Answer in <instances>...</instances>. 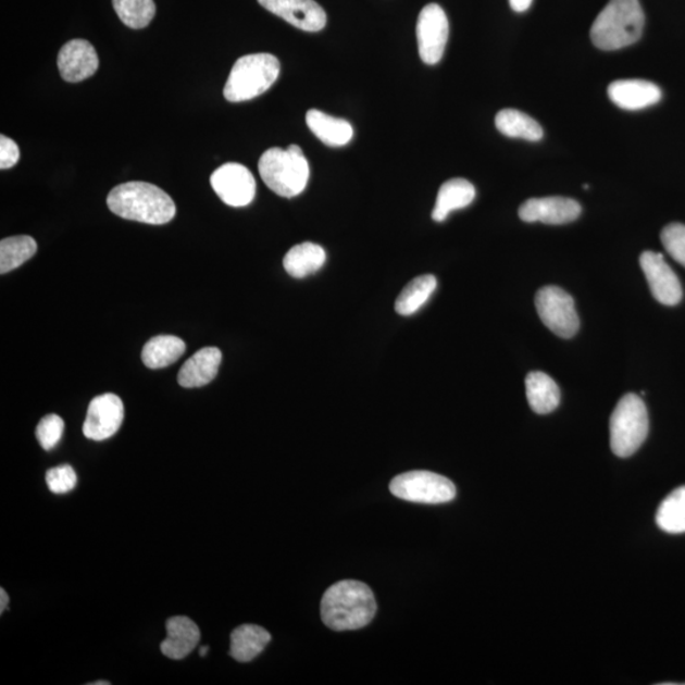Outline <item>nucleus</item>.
<instances>
[{
	"label": "nucleus",
	"instance_id": "f257e3e1",
	"mask_svg": "<svg viewBox=\"0 0 685 685\" xmlns=\"http://www.w3.org/2000/svg\"><path fill=\"white\" fill-rule=\"evenodd\" d=\"M377 611L375 596L368 584L341 581L327 589L320 605V614L334 631L360 630L370 624Z\"/></svg>",
	"mask_w": 685,
	"mask_h": 685
},
{
	"label": "nucleus",
	"instance_id": "f03ea898",
	"mask_svg": "<svg viewBox=\"0 0 685 685\" xmlns=\"http://www.w3.org/2000/svg\"><path fill=\"white\" fill-rule=\"evenodd\" d=\"M109 209L125 220L149 225L170 223L177 212L172 197L148 182H127L107 197Z\"/></svg>",
	"mask_w": 685,
	"mask_h": 685
},
{
	"label": "nucleus",
	"instance_id": "7ed1b4c3",
	"mask_svg": "<svg viewBox=\"0 0 685 685\" xmlns=\"http://www.w3.org/2000/svg\"><path fill=\"white\" fill-rule=\"evenodd\" d=\"M645 27V13L638 0H609L594 21L590 37L594 46L614 51L636 43Z\"/></svg>",
	"mask_w": 685,
	"mask_h": 685
},
{
	"label": "nucleus",
	"instance_id": "20e7f679",
	"mask_svg": "<svg viewBox=\"0 0 685 685\" xmlns=\"http://www.w3.org/2000/svg\"><path fill=\"white\" fill-rule=\"evenodd\" d=\"M258 167L265 186L281 197L299 196L308 186L310 165L297 145L266 150L259 159Z\"/></svg>",
	"mask_w": 685,
	"mask_h": 685
},
{
	"label": "nucleus",
	"instance_id": "39448f33",
	"mask_svg": "<svg viewBox=\"0 0 685 685\" xmlns=\"http://www.w3.org/2000/svg\"><path fill=\"white\" fill-rule=\"evenodd\" d=\"M279 60L272 53H250L236 60L224 88L226 101H250L262 96L278 79Z\"/></svg>",
	"mask_w": 685,
	"mask_h": 685
},
{
	"label": "nucleus",
	"instance_id": "423d86ee",
	"mask_svg": "<svg viewBox=\"0 0 685 685\" xmlns=\"http://www.w3.org/2000/svg\"><path fill=\"white\" fill-rule=\"evenodd\" d=\"M609 433L612 451L622 459L636 453L643 446L649 434V414L639 396L627 394L616 403L609 422Z\"/></svg>",
	"mask_w": 685,
	"mask_h": 685
},
{
	"label": "nucleus",
	"instance_id": "0eeeda50",
	"mask_svg": "<svg viewBox=\"0 0 685 685\" xmlns=\"http://www.w3.org/2000/svg\"><path fill=\"white\" fill-rule=\"evenodd\" d=\"M390 491L396 498L421 505H444L456 498L451 479L431 471H410L394 477Z\"/></svg>",
	"mask_w": 685,
	"mask_h": 685
},
{
	"label": "nucleus",
	"instance_id": "6e6552de",
	"mask_svg": "<svg viewBox=\"0 0 685 685\" xmlns=\"http://www.w3.org/2000/svg\"><path fill=\"white\" fill-rule=\"evenodd\" d=\"M536 309L543 323L560 338H573L578 331V316L571 295L558 286H546L536 294Z\"/></svg>",
	"mask_w": 685,
	"mask_h": 685
},
{
	"label": "nucleus",
	"instance_id": "1a4fd4ad",
	"mask_svg": "<svg viewBox=\"0 0 685 685\" xmlns=\"http://www.w3.org/2000/svg\"><path fill=\"white\" fill-rule=\"evenodd\" d=\"M449 23L444 8L436 3L425 5L416 23L419 55L425 64L439 63L446 50Z\"/></svg>",
	"mask_w": 685,
	"mask_h": 685
},
{
	"label": "nucleus",
	"instance_id": "9d476101",
	"mask_svg": "<svg viewBox=\"0 0 685 685\" xmlns=\"http://www.w3.org/2000/svg\"><path fill=\"white\" fill-rule=\"evenodd\" d=\"M211 187L221 201L232 208H246L256 197L253 174L238 163H227L217 167L210 178Z\"/></svg>",
	"mask_w": 685,
	"mask_h": 685
},
{
	"label": "nucleus",
	"instance_id": "9b49d317",
	"mask_svg": "<svg viewBox=\"0 0 685 685\" xmlns=\"http://www.w3.org/2000/svg\"><path fill=\"white\" fill-rule=\"evenodd\" d=\"M124 402L114 394H103L90 401L83 433L88 439H109L120 429L124 422Z\"/></svg>",
	"mask_w": 685,
	"mask_h": 685
},
{
	"label": "nucleus",
	"instance_id": "f8f14e48",
	"mask_svg": "<svg viewBox=\"0 0 685 685\" xmlns=\"http://www.w3.org/2000/svg\"><path fill=\"white\" fill-rule=\"evenodd\" d=\"M639 265H642L655 300L667 304V307H675L682 301L681 281L665 262L664 256L651 250L644 251L639 257Z\"/></svg>",
	"mask_w": 685,
	"mask_h": 685
},
{
	"label": "nucleus",
	"instance_id": "ddd939ff",
	"mask_svg": "<svg viewBox=\"0 0 685 685\" xmlns=\"http://www.w3.org/2000/svg\"><path fill=\"white\" fill-rule=\"evenodd\" d=\"M518 213L524 223L563 225L573 223L581 216L582 205L566 197L531 198L521 205Z\"/></svg>",
	"mask_w": 685,
	"mask_h": 685
},
{
	"label": "nucleus",
	"instance_id": "4468645a",
	"mask_svg": "<svg viewBox=\"0 0 685 685\" xmlns=\"http://www.w3.org/2000/svg\"><path fill=\"white\" fill-rule=\"evenodd\" d=\"M258 3L307 33H319L326 25V13L315 0H258Z\"/></svg>",
	"mask_w": 685,
	"mask_h": 685
},
{
	"label": "nucleus",
	"instance_id": "2eb2a0df",
	"mask_svg": "<svg viewBox=\"0 0 685 685\" xmlns=\"http://www.w3.org/2000/svg\"><path fill=\"white\" fill-rule=\"evenodd\" d=\"M58 66L65 82L79 83L90 78L99 66L95 46L80 38L66 42L59 52Z\"/></svg>",
	"mask_w": 685,
	"mask_h": 685
},
{
	"label": "nucleus",
	"instance_id": "dca6fc26",
	"mask_svg": "<svg viewBox=\"0 0 685 685\" xmlns=\"http://www.w3.org/2000/svg\"><path fill=\"white\" fill-rule=\"evenodd\" d=\"M661 89L657 84L643 79L616 80L609 84L608 97L622 110L638 111L661 101Z\"/></svg>",
	"mask_w": 685,
	"mask_h": 685
},
{
	"label": "nucleus",
	"instance_id": "f3484780",
	"mask_svg": "<svg viewBox=\"0 0 685 685\" xmlns=\"http://www.w3.org/2000/svg\"><path fill=\"white\" fill-rule=\"evenodd\" d=\"M201 632L197 624L185 615L172 616L166 621V638L160 650L166 658L182 660L200 643Z\"/></svg>",
	"mask_w": 685,
	"mask_h": 685
},
{
	"label": "nucleus",
	"instance_id": "a211bd4d",
	"mask_svg": "<svg viewBox=\"0 0 685 685\" xmlns=\"http://www.w3.org/2000/svg\"><path fill=\"white\" fill-rule=\"evenodd\" d=\"M223 353L215 347L198 350L182 365L178 373V384L182 387H202L215 379L219 373Z\"/></svg>",
	"mask_w": 685,
	"mask_h": 685
},
{
	"label": "nucleus",
	"instance_id": "6ab92c4d",
	"mask_svg": "<svg viewBox=\"0 0 685 685\" xmlns=\"http://www.w3.org/2000/svg\"><path fill=\"white\" fill-rule=\"evenodd\" d=\"M476 189L472 183L463 178L449 179L440 186L432 217L444 223L449 213L468 208L474 202Z\"/></svg>",
	"mask_w": 685,
	"mask_h": 685
},
{
	"label": "nucleus",
	"instance_id": "aec40b11",
	"mask_svg": "<svg viewBox=\"0 0 685 685\" xmlns=\"http://www.w3.org/2000/svg\"><path fill=\"white\" fill-rule=\"evenodd\" d=\"M307 124L311 133L327 147H345L353 139V127L348 121L335 119L319 110L307 113Z\"/></svg>",
	"mask_w": 685,
	"mask_h": 685
},
{
	"label": "nucleus",
	"instance_id": "412c9836",
	"mask_svg": "<svg viewBox=\"0 0 685 685\" xmlns=\"http://www.w3.org/2000/svg\"><path fill=\"white\" fill-rule=\"evenodd\" d=\"M525 394H527L531 409L537 414H550L559 407L560 388L544 372H531L525 377Z\"/></svg>",
	"mask_w": 685,
	"mask_h": 685
},
{
	"label": "nucleus",
	"instance_id": "4be33fe9",
	"mask_svg": "<svg viewBox=\"0 0 685 685\" xmlns=\"http://www.w3.org/2000/svg\"><path fill=\"white\" fill-rule=\"evenodd\" d=\"M326 261L325 250L314 242L297 244L287 251L284 266L289 276L304 278L316 273Z\"/></svg>",
	"mask_w": 685,
	"mask_h": 685
},
{
	"label": "nucleus",
	"instance_id": "5701e85b",
	"mask_svg": "<svg viewBox=\"0 0 685 685\" xmlns=\"http://www.w3.org/2000/svg\"><path fill=\"white\" fill-rule=\"evenodd\" d=\"M271 643L269 631L256 624H242L232 634L231 655L239 662L254 660Z\"/></svg>",
	"mask_w": 685,
	"mask_h": 685
},
{
	"label": "nucleus",
	"instance_id": "b1692460",
	"mask_svg": "<svg viewBox=\"0 0 685 685\" xmlns=\"http://www.w3.org/2000/svg\"><path fill=\"white\" fill-rule=\"evenodd\" d=\"M186 352V342L174 335H158L144 346L141 358L151 370L167 368Z\"/></svg>",
	"mask_w": 685,
	"mask_h": 685
},
{
	"label": "nucleus",
	"instance_id": "393cba45",
	"mask_svg": "<svg viewBox=\"0 0 685 685\" xmlns=\"http://www.w3.org/2000/svg\"><path fill=\"white\" fill-rule=\"evenodd\" d=\"M495 126L502 135L512 139L539 141L544 137V129L536 120L513 109L500 111L495 117Z\"/></svg>",
	"mask_w": 685,
	"mask_h": 685
},
{
	"label": "nucleus",
	"instance_id": "a878e982",
	"mask_svg": "<svg viewBox=\"0 0 685 685\" xmlns=\"http://www.w3.org/2000/svg\"><path fill=\"white\" fill-rule=\"evenodd\" d=\"M436 288L437 278L433 274H424V276L414 278L396 299V312L402 316L415 314L429 300Z\"/></svg>",
	"mask_w": 685,
	"mask_h": 685
},
{
	"label": "nucleus",
	"instance_id": "bb28decb",
	"mask_svg": "<svg viewBox=\"0 0 685 685\" xmlns=\"http://www.w3.org/2000/svg\"><path fill=\"white\" fill-rule=\"evenodd\" d=\"M657 524L661 531L670 535L685 533V486L677 487L661 501Z\"/></svg>",
	"mask_w": 685,
	"mask_h": 685
},
{
	"label": "nucleus",
	"instance_id": "cd10ccee",
	"mask_svg": "<svg viewBox=\"0 0 685 685\" xmlns=\"http://www.w3.org/2000/svg\"><path fill=\"white\" fill-rule=\"evenodd\" d=\"M37 242L28 235L12 236L0 241V273L18 269L36 254Z\"/></svg>",
	"mask_w": 685,
	"mask_h": 685
},
{
	"label": "nucleus",
	"instance_id": "c85d7f7f",
	"mask_svg": "<svg viewBox=\"0 0 685 685\" xmlns=\"http://www.w3.org/2000/svg\"><path fill=\"white\" fill-rule=\"evenodd\" d=\"M114 11L129 28L148 27L157 13L154 0H112Z\"/></svg>",
	"mask_w": 685,
	"mask_h": 685
},
{
	"label": "nucleus",
	"instance_id": "c756f323",
	"mask_svg": "<svg viewBox=\"0 0 685 685\" xmlns=\"http://www.w3.org/2000/svg\"><path fill=\"white\" fill-rule=\"evenodd\" d=\"M65 423L57 414H49L41 419L36 428L37 440L40 441L45 451H51L55 448L63 437Z\"/></svg>",
	"mask_w": 685,
	"mask_h": 685
},
{
	"label": "nucleus",
	"instance_id": "7c9ffc66",
	"mask_svg": "<svg viewBox=\"0 0 685 685\" xmlns=\"http://www.w3.org/2000/svg\"><path fill=\"white\" fill-rule=\"evenodd\" d=\"M662 246L675 262L685 266V225L670 224L661 232Z\"/></svg>",
	"mask_w": 685,
	"mask_h": 685
},
{
	"label": "nucleus",
	"instance_id": "2f4dec72",
	"mask_svg": "<svg viewBox=\"0 0 685 685\" xmlns=\"http://www.w3.org/2000/svg\"><path fill=\"white\" fill-rule=\"evenodd\" d=\"M78 483L76 472L71 464H61V466L50 469L46 472V484L53 494H66L72 491Z\"/></svg>",
	"mask_w": 685,
	"mask_h": 685
},
{
	"label": "nucleus",
	"instance_id": "473e14b6",
	"mask_svg": "<svg viewBox=\"0 0 685 685\" xmlns=\"http://www.w3.org/2000/svg\"><path fill=\"white\" fill-rule=\"evenodd\" d=\"M20 148L10 137L0 136V170H10L18 163Z\"/></svg>",
	"mask_w": 685,
	"mask_h": 685
},
{
	"label": "nucleus",
	"instance_id": "72a5a7b5",
	"mask_svg": "<svg viewBox=\"0 0 685 685\" xmlns=\"http://www.w3.org/2000/svg\"><path fill=\"white\" fill-rule=\"evenodd\" d=\"M533 0H509L512 10L522 13L530 10Z\"/></svg>",
	"mask_w": 685,
	"mask_h": 685
},
{
	"label": "nucleus",
	"instance_id": "f704fd0d",
	"mask_svg": "<svg viewBox=\"0 0 685 685\" xmlns=\"http://www.w3.org/2000/svg\"><path fill=\"white\" fill-rule=\"evenodd\" d=\"M8 603H10V597H8L7 591L2 588L0 589V613H4Z\"/></svg>",
	"mask_w": 685,
	"mask_h": 685
},
{
	"label": "nucleus",
	"instance_id": "c9c22d12",
	"mask_svg": "<svg viewBox=\"0 0 685 685\" xmlns=\"http://www.w3.org/2000/svg\"><path fill=\"white\" fill-rule=\"evenodd\" d=\"M209 652V647L208 646H202L200 649V655L201 657H205V653Z\"/></svg>",
	"mask_w": 685,
	"mask_h": 685
},
{
	"label": "nucleus",
	"instance_id": "e433bc0d",
	"mask_svg": "<svg viewBox=\"0 0 685 685\" xmlns=\"http://www.w3.org/2000/svg\"><path fill=\"white\" fill-rule=\"evenodd\" d=\"M101 684H103V685H110V682H105V681H104V682H96V683H91V685H101Z\"/></svg>",
	"mask_w": 685,
	"mask_h": 685
}]
</instances>
